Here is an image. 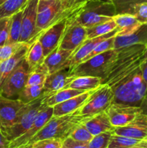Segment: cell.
<instances>
[{
	"mask_svg": "<svg viewBox=\"0 0 147 148\" xmlns=\"http://www.w3.org/2000/svg\"><path fill=\"white\" fill-rule=\"evenodd\" d=\"M114 92V102L140 107L147 94V85L144 80L140 66L125 75L110 87Z\"/></svg>",
	"mask_w": 147,
	"mask_h": 148,
	"instance_id": "6da1fadb",
	"label": "cell"
},
{
	"mask_svg": "<svg viewBox=\"0 0 147 148\" xmlns=\"http://www.w3.org/2000/svg\"><path fill=\"white\" fill-rule=\"evenodd\" d=\"M146 53L147 44L134 45L118 49L116 59L110 69L108 76L102 80V85L107 84L110 87L115 85L125 75L139 66Z\"/></svg>",
	"mask_w": 147,
	"mask_h": 148,
	"instance_id": "7a4b0ae2",
	"label": "cell"
},
{
	"mask_svg": "<svg viewBox=\"0 0 147 148\" xmlns=\"http://www.w3.org/2000/svg\"><path fill=\"white\" fill-rule=\"evenodd\" d=\"M115 14L116 9L112 1L89 0L72 15L71 20L87 28L112 20Z\"/></svg>",
	"mask_w": 147,
	"mask_h": 148,
	"instance_id": "3957f363",
	"label": "cell"
},
{
	"mask_svg": "<svg viewBox=\"0 0 147 148\" xmlns=\"http://www.w3.org/2000/svg\"><path fill=\"white\" fill-rule=\"evenodd\" d=\"M81 8L72 7L69 10H66L62 5L61 0H38L35 31L36 38H38L39 35L45 30L60 20L74 14Z\"/></svg>",
	"mask_w": 147,
	"mask_h": 148,
	"instance_id": "277c9868",
	"label": "cell"
},
{
	"mask_svg": "<svg viewBox=\"0 0 147 148\" xmlns=\"http://www.w3.org/2000/svg\"><path fill=\"white\" fill-rule=\"evenodd\" d=\"M48 94H45L35 101L25 104L19 112L15 122L9 128L1 130L10 143L24 134L33 124L36 116L46 106V99Z\"/></svg>",
	"mask_w": 147,
	"mask_h": 148,
	"instance_id": "5b68a950",
	"label": "cell"
},
{
	"mask_svg": "<svg viewBox=\"0 0 147 148\" xmlns=\"http://www.w3.org/2000/svg\"><path fill=\"white\" fill-rule=\"evenodd\" d=\"M117 54L118 50L116 49L107 51L80 63L72 69L71 73L76 77H98L102 79V82L108 76Z\"/></svg>",
	"mask_w": 147,
	"mask_h": 148,
	"instance_id": "8992f818",
	"label": "cell"
},
{
	"mask_svg": "<svg viewBox=\"0 0 147 148\" xmlns=\"http://www.w3.org/2000/svg\"><path fill=\"white\" fill-rule=\"evenodd\" d=\"M114 102V92L107 84H103L94 90L86 103L80 108L82 115L94 116L105 111Z\"/></svg>",
	"mask_w": 147,
	"mask_h": 148,
	"instance_id": "52a82bcc",
	"label": "cell"
},
{
	"mask_svg": "<svg viewBox=\"0 0 147 148\" xmlns=\"http://www.w3.org/2000/svg\"><path fill=\"white\" fill-rule=\"evenodd\" d=\"M30 72L28 64L24 58L4 81L0 95L10 98L18 96L20 91L26 85Z\"/></svg>",
	"mask_w": 147,
	"mask_h": 148,
	"instance_id": "ba28073f",
	"label": "cell"
},
{
	"mask_svg": "<svg viewBox=\"0 0 147 148\" xmlns=\"http://www.w3.org/2000/svg\"><path fill=\"white\" fill-rule=\"evenodd\" d=\"M37 4L38 0H29L23 8L22 19V31L20 43L32 44L36 38V24H37Z\"/></svg>",
	"mask_w": 147,
	"mask_h": 148,
	"instance_id": "9c48e42d",
	"label": "cell"
},
{
	"mask_svg": "<svg viewBox=\"0 0 147 148\" xmlns=\"http://www.w3.org/2000/svg\"><path fill=\"white\" fill-rule=\"evenodd\" d=\"M105 112L109 117L111 124L115 128L127 125L142 111L140 107L112 103L105 110Z\"/></svg>",
	"mask_w": 147,
	"mask_h": 148,
	"instance_id": "30bf717a",
	"label": "cell"
},
{
	"mask_svg": "<svg viewBox=\"0 0 147 148\" xmlns=\"http://www.w3.org/2000/svg\"><path fill=\"white\" fill-rule=\"evenodd\" d=\"M72 15H71L68 18L66 29L62 36L59 47L65 50L74 51L79 46H81L85 41L86 39H87V35H86V27L76 24L72 21Z\"/></svg>",
	"mask_w": 147,
	"mask_h": 148,
	"instance_id": "8fae6325",
	"label": "cell"
},
{
	"mask_svg": "<svg viewBox=\"0 0 147 148\" xmlns=\"http://www.w3.org/2000/svg\"><path fill=\"white\" fill-rule=\"evenodd\" d=\"M69 17L55 23L39 35L37 39L42 45L45 58L56 48L59 47L66 29L67 20Z\"/></svg>",
	"mask_w": 147,
	"mask_h": 148,
	"instance_id": "7c38bea8",
	"label": "cell"
},
{
	"mask_svg": "<svg viewBox=\"0 0 147 148\" xmlns=\"http://www.w3.org/2000/svg\"><path fill=\"white\" fill-rule=\"evenodd\" d=\"M120 29L119 27H117L112 31L103 35V36H98V37L94 38L91 39H86L85 41L82 43L81 46H79L72 53L70 57L66 62L65 66L66 67L70 68V70L74 69L78 64L82 62V61L99 44L100 42L110 38L111 37L115 36L120 32Z\"/></svg>",
	"mask_w": 147,
	"mask_h": 148,
	"instance_id": "4fadbf2b",
	"label": "cell"
},
{
	"mask_svg": "<svg viewBox=\"0 0 147 148\" xmlns=\"http://www.w3.org/2000/svg\"><path fill=\"white\" fill-rule=\"evenodd\" d=\"M53 116V107L46 106L36 116L31 127L23 134L10 143L8 148H17L24 146L31 140Z\"/></svg>",
	"mask_w": 147,
	"mask_h": 148,
	"instance_id": "5bb4252c",
	"label": "cell"
},
{
	"mask_svg": "<svg viewBox=\"0 0 147 148\" xmlns=\"http://www.w3.org/2000/svg\"><path fill=\"white\" fill-rule=\"evenodd\" d=\"M25 103L19 99L0 95V124L1 131L9 128L15 122L19 112Z\"/></svg>",
	"mask_w": 147,
	"mask_h": 148,
	"instance_id": "9a60e30c",
	"label": "cell"
},
{
	"mask_svg": "<svg viewBox=\"0 0 147 148\" xmlns=\"http://www.w3.org/2000/svg\"><path fill=\"white\" fill-rule=\"evenodd\" d=\"M113 134L131 138L146 140L147 139V116L141 113L127 125L115 127Z\"/></svg>",
	"mask_w": 147,
	"mask_h": 148,
	"instance_id": "2e32d148",
	"label": "cell"
},
{
	"mask_svg": "<svg viewBox=\"0 0 147 148\" xmlns=\"http://www.w3.org/2000/svg\"><path fill=\"white\" fill-rule=\"evenodd\" d=\"M75 77L76 76L71 73L69 67L63 68L49 74L43 85L45 93L54 94L57 91L64 89Z\"/></svg>",
	"mask_w": 147,
	"mask_h": 148,
	"instance_id": "e0dca14e",
	"label": "cell"
},
{
	"mask_svg": "<svg viewBox=\"0 0 147 148\" xmlns=\"http://www.w3.org/2000/svg\"><path fill=\"white\" fill-rule=\"evenodd\" d=\"M95 90L86 91L80 95H76L67 101L55 105L54 106H53V116H61L79 110L86 103Z\"/></svg>",
	"mask_w": 147,
	"mask_h": 148,
	"instance_id": "ac0fdd59",
	"label": "cell"
},
{
	"mask_svg": "<svg viewBox=\"0 0 147 148\" xmlns=\"http://www.w3.org/2000/svg\"><path fill=\"white\" fill-rule=\"evenodd\" d=\"M30 46V43H22L21 46L11 58L0 63V93L4 81L25 58Z\"/></svg>",
	"mask_w": 147,
	"mask_h": 148,
	"instance_id": "d6986e66",
	"label": "cell"
},
{
	"mask_svg": "<svg viewBox=\"0 0 147 148\" xmlns=\"http://www.w3.org/2000/svg\"><path fill=\"white\" fill-rule=\"evenodd\" d=\"M138 44H147V25H142L139 29L131 34L115 36L114 49L116 50Z\"/></svg>",
	"mask_w": 147,
	"mask_h": 148,
	"instance_id": "ffe728a7",
	"label": "cell"
},
{
	"mask_svg": "<svg viewBox=\"0 0 147 148\" xmlns=\"http://www.w3.org/2000/svg\"><path fill=\"white\" fill-rule=\"evenodd\" d=\"M84 125L93 136L114 130L105 111L92 116L84 123Z\"/></svg>",
	"mask_w": 147,
	"mask_h": 148,
	"instance_id": "44dd1931",
	"label": "cell"
},
{
	"mask_svg": "<svg viewBox=\"0 0 147 148\" xmlns=\"http://www.w3.org/2000/svg\"><path fill=\"white\" fill-rule=\"evenodd\" d=\"M73 52V51L65 50L58 47L49 53L44 60V63L48 69L49 74L53 73L59 69L66 67V62Z\"/></svg>",
	"mask_w": 147,
	"mask_h": 148,
	"instance_id": "7402d4cb",
	"label": "cell"
},
{
	"mask_svg": "<svg viewBox=\"0 0 147 148\" xmlns=\"http://www.w3.org/2000/svg\"><path fill=\"white\" fill-rule=\"evenodd\" d=\"M118 27L120 29L118 36H125L131 34L140 28L143 24L137 20L135 16L130 13L116 14L112 17Z\"/></svg>",
	"mask_w": 147,
	"mask_h": 148,
	"instance_id": "603a6c76",
	"label": "cell"
},
{
	"mask_svg": "<svg viewBox=\"0 0 147 148\" xmlns=\"http://www.w3.org/2000/svg\"><path fill=\"white\" fill-rule=\"evenodd\" d=\"M108 148H147V139L141 140L112 134Z\"/></svg>",
	"mask_w": 147,
	"mask_h": 148,
	"instance_id": "cb8c5ba5",
	"label": "cell"
},
{
	"mask_svg": "<svg viewBox=\"0 0 147 148\" xmlns=\"http://www.w3.org/2000/svg\"><path fill=\"white\" fill-rule=\"evenodd\" d=\"M102 85V79L98 77L79 76L76 77L64 89L72 88L79 90L89 91L95 90Z\"/></svg>",
	"mask_w": 147,
	"mask_h": 148,
	"instance_id": "d4e9b609",
	"label": "cell"
},
{
	"mask_svg": "<svg viewBox=\"0 0 147 148\" xmlns=\"http://www.w3.org/2000/svg\"><path fill=\"white\" fill-rule=\"evenodd\" d=\"M30 72L44 63L45 56L43 47L38 39L35 40L30 46L25 56Z\"/></svg>",
	"mask_w": 147,
	"mask_h": 148,
	"instance_id": "484cf974",
	"label": "cell"
},
{
	"mask_svg": "<svg viewBox=\"0 0 147 148\" xmlns=\"http://www.w3.org/2000/svg\"><path fill=\"white\" fill-rule=\"evenodd\" d=\"M86 92L84 90L72 89V88H66V89L61 90L57 91L54 94H48L46 99V103L47 106L53 107L55 105L60 103L63 102L65 101L70 99L73 97L79 95L83 92Z\"/></svg>",
	"mask_w": 147,
	"mask_h": 148,
	"instance_id": "4316f807",
	"label": "cell"
},
{
	"mask_svg": "<svg viewBox=\"0 0 147 148\" xmlns=\"http://www.w3.org/2000/svg\"><path fill=\"white\" fill-rule=\"evenodd\" d=\"M23 9L11 16L9 38L6 44L20 43V36L22 31V19Z\"/></svg>",
	"mask_w": 147,
	"mask_h": 148,
	"instance_id": "83f0119b",
	"label": "cell"
},
{
	"mask_svg": "<svg viewBox=\"0 0 147 148\" xmlns=\"http://www.w3.org/2000/svg\"><path fill=\"white\" fill-rule=\"evenodd\" d=\"M45 94L43 85H25L19 93L17 99L27 104L38 99Z\"/></svg>",
	"mask_w": 147,
	"mask_h": 148,
	"instance_id": "f1b7e54d",
	"label": "cell"
},
{
	"mask_svg": "<svg viewBox=\"0 0 147 148\" xmlns=\"http://www.w3.org/2000/svg\"><path fill=\"white\" fill-rule=\"evenodd\" d=\"M29 0H7L0 5V19L11 17L22 10Z\"/></svg>",
	"mask_w": 147,
	"mask_h": 148,
	"instance_id": "f546056e",
	"label": "cell"
},
{
	"mask_svg": "<svg viewBox=\"0 0 147 148\" xmlns=\"http://www.w3.org/2000/svg\"><path fill=\"white\" fill-rule=\"evenodd\" d=\"M48 75L49 72L47 66L45 63L42 64L30 72L26 85H44L45 80Z\"/></svg>",
	"mask_w": 147,
	"mask_h": 148,
	"instance_id": "4dcf8cb0",
	"label": "cell"
},
{
	"mask_svg": "<svg viewBox=\"0 0 147 148\" xmlns=\"http://www.w3.org/2000/svg\"><path fill=\"white\" fill-rule=\"evenodd\" d=\"M117 27H118L117 24L113 20L97 25L94 27H87L86 28L87 39L94 38L98 37V36H103V35L112 31Z\"/></svg>",
	"mask_w": 147,
	"mask_h": 148,
	"instance_id": "1f68e13d",
	"label": "cell"
},
{
	"mask_svg": "<svg viewBox=\"0 0 147 148\" xmlns=\"http://www.w3.org/2000/svg\"><path fill=\"white\" fill-rule=\"evenodd\" d=\"M113 131H107L95 135L88 143L89 148H108Z\"/></svg>",
	"mask_w": 147,
	"mask_h": 148,
	"instance_id": "d6a6232c",
	"label": "cell"
},
{
	"mask_svg": "<svg viewBox=\"0 0 147 148\" xmlns=\"http://www.w3.org/2000/svg\"><path fill=\"white\" fill-rule=\"evenodd\" d=\"M114 40H115V36L111 37L110 38L106 39V40L100 42V43H99V44L92 51V52H90V53H89V54L82 61V62H85V61L88 60V59H91V58L94 57V56H97V55L100 54V53L107 51L115 49H114ZM82 62H81V63H82Z\"/></svg>",
	"mask_w": 147,
	"mask_h": 148,
	"instance_id": "836d02e7",
	"label": "cell"
},
{
	"mask_svg": "<svg viewBox=\"0 0 147 148\" xmlns=\"http://www.w3.org/2000/svg\"><path fill=\"white\" fill-rule=\"evenodd\" d=\"M93 137L94 136L88 131L87 129L84 125V124H81L77 128L75 129L69 136V137L76 140V141L86 143V144L89 143V142L92 140Z\"/></svg>",
	"mask_w": 147,
	"mask_h": 148,
	"instance_id": "e575fe53",
	"label": "cell"
},
{
	"mask_svg": "<svg viewBox=\"0 0 147 148\" xmlns=\"http://www.w3.org/2000/svg\"><path fill=\"white\" fill-rule=\"evenodd\" d=\"M127 13L133 14L141 24L147 25V2L140 3L133 6Z\"/></svg>",
	"mask_w": 147,
	"mask_h": 148,
	"instance_id": "d590c367",
	"label": "cell"
},
{
	"mask_svg": "<svg viewBox=\"0 0 147 148\" xmlns=\"http://www.w3.org/2000/svg\"><path fill=\"white\" fill-rule=\"evenodd\" d=\"M112 2L116 9V14H122L128 12L133 6L147 2V0H113Z\"/></svg>",
	"mask_w": 147,
	"mask_h": 148,
	"instance_id": "8d00e7d4",
	"label": "cell"
},
{
	"mask_svg": "<svg viewBox=\"0 0 147 148\" xmlns=\"http://www.w3.org/2000/svg\"><path fill=\"white\" fill-rule=\"evenodd\" d=\"M11 17L0 19V46L7 43L10 33Z\"/></svg>",
	"mask_w": 147,
	"mask_h": 148,
	"instance_id": "74e56055",
	"label": "cell"
},
{
	"mask_svg": "<svg viewBox=\"0 0 147 148\" xmlns=\"http://www.w3.org/2000/svg\"><path fill=\"white\" fill-rule=\"evenodd\" d=\"M22 43L5 44L0 46V62H4L14 54L17 49L21 46Z\"/></svg>",
	"mask_w": 147,
	"mask_h": 148,
	"instance_id": "f35d334b",
	"label": "cell"
},
{
	"mask_svg": "<svg viewBox=\"0 0 147 148\" xmlns=\"http://www.w3.org/2000/svg\"><path fill=\"white\" fill-rule=\"evenodd\" d=\"M62 142L60 139H46L33 143L31 148H61Z\"/></svg>",
	"mask_w": 147,
	"mask_h": 148,
	"instance_id": "ab89813d",
	"label": "cell"
},
{
	"mask_svg": "<svg viewBox=\"0 0 147 148\" xmlns=\"http://www.w3.org/2000/svg\"><path fill=\"white\" fill-rule=\"evenodd\" d=\"M61 148H89L88 144L76 141L71 137H67L62 142Z\"/></svg>",
	"mask_w": 147,
	"mask_h": 148,
	"instance_id": "60d3db41",
	"label": "cell"
},
{
	"mask_svg": "<svg viewBox=\"0 0 147 148\" xmlns=\"http://www.w3.org/2000/svg\"><path fill=\"white\" fill-rule=\"evenodd\" d=\"M140 69H141V74L144 80L145 81L146 84L147 85V53L145 57L143 59L142 62L140 64Z\"/></svg>",
	"mask_w": 147,
	"mask_h": 148,
	"instance_id": "b9f144b4",
	"label": "cell"
},
{
	"mask_svg": "<svg viewBox=\"0 0 147 148\" xmlns=\"http://www.w3.org/2000/svg\"><path fill=\"white\" fill-rule=\"evenodd\" d=\"M10 141L6 138L5 136L0 130V148H8Z\"/></svg>",
	"mask_w": 147,
	"mask_h": 148,
	"instance_id": "7bdbcfd3",
	"label": "cell"
},
{
	"mask_svg": "<svg viewBox=\"0 0 147 148\" xmlns=\"http://www.w3.org/2000/svg\"><path fill=\"white\" fill-rule=\"evenodd\" d=\"M140 108H141L143 114H146L147 116V94L144 97V100H143L142 103H141V106H140Z\"/></svg>",
	"mask_w": 147,
	"mask_h": 148,
	"instance_id": "ee69618b",
	"label": "cell"
},
{
	"mask_svg": "<svg viewBox=\"0 0 147 148\" xmlns=\"http://www.w3.org/2000/svg\"><path fill=\"white\" fill-rule=\"evenodd\" d=\"M74 1L75 0H61V3L63 7L66 10H69V9H71L73 7Z\"/></svg>",
	"mask_w": 147,
	"mask_h": 148,
	"instance_id": "f6af8a7d",
	"label": "cell"
},
{
	"mask_svg": "<svg viewBox=\"0 0 147 148\" xmlns=\"http://www.w3.org/2000/svg\"><path fill=\"white\" fill-rule=\"evenodd\" d=\"M89 1V0H75L74 2L73 7H74V8H77V9L81 8V7H83V6Z\"/></svg>",
	"mask_w": 147,
	"mask_h": 148,
	"instance_id": "bcb514c9",
	"label": "cell"
},
{
	"mask_svg": "<svg viewBox=\"0 0 147 148\" xmlns=\"http://www.w3.org/2000/svg\"><path fill=\"white\" fill-rule=\"evenodd\" d=\"M6 1H7V0H0V5H1V4H2L4 2H5Z\"/></svg>",
	"mask_w": 147,
	"mask_h": 148,
	"instance_id": "7dc6e473",
	"label": "cell"
},
{
	"mask_svg": "<svg viewBox=\"0 0 147 148\" xmlns=\"http://www.w3.org/2000/svg\"><path fill=\"white\" fill-rule=\"evenodd\" d=\"M99 1H112L113 0H99Z\"/></svg>",
	"mask_w": 147,
	"mask_h": 148,
	"instance_id": "c3c4849f",
	"label": "cell"
},
{
	"mask_svg": "<svg viewBox=\"0 0 147 148\" xmlns=\"http://www.w3.org/2000/svg\"><path fill=\"white\" fill-rule=\"evenodd\" d=\"M43 1H54V0H43Z\"/></svg>",
	"mask_w": 147,
	"mask_h": 148,
	"instance_id": "681fc988",
	"label": "cell"
},
{
	"mask_svg": "<svg viewBox=\"0 0 147 148\" xmlns=\"http://www.w3.org/2000/svg\"><path fill=\"white\" fill-rule=\"evenodd\" d=\"M1 124H0V130H1Z\"/></svg>",
	"mask_w": 147,
	"mask_h": 148,
	"instance_id": "f907efd6",
	"label": "cell"
},
{
	"mask_svg": "<svg viewBox=\"0 0 147 148\" xmlns=\"http://www.w3.org/2000/svg\"><path fill=\"white\" fill-rule=\"evenodd\" d=\"M0 63H1V62H0Z\"/></svg>",
	"mask_w": 147,
	"mask_h": 148,
	"instance_id": "816d5d0a",
	"label": "cell"
}]
</instances>
